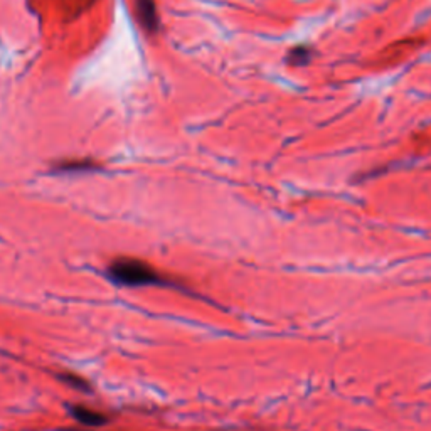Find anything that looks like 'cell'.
<instances>
[{
    "label": "cell",
    "mask_w": 431,
    "mask_h": 431,
    "mask_svg": "<svg viewBox=\"0 0 431 431\" xmlns=\"http://www.w3.org/2000/svg\"><path fill=\"white\" fill-rule=\"evenodd\" d=\"M108 276L113 281L126 287H145V285L160 283V275L145 261L123 258L113 261L108 268Z\"/></svg>",
    "instance_id": "cell-1"
},
{
    "label": "cell",
    "mask_w": 431,
    "mask_h": 431,
    "mask_svg": "<svg viewBox=\"0 0 431 431\" xmlns=\"http://www.w3.org/2000/svg\"><path fill=\"white\" fill-rule=\"evenodd\" d=\"M71 415L76 418L79 423L83 425H90V426H98L103 425L105 421H107V418L103 415H100V413L88 410V408H81V406H74L71 410Z\"/></svg>",
    "instance_id": "cell-2"
},
{
    "label": "cell",
    "mask_w": 431,
    "mask_h": 431,
    "mask_svg": "<svg viewBox=\"0 0 431 431\" xmlns=\"http://www.w3.org/2000/svg\"><path fill=\"white\" fill-rule=\"evenodd\" d=\"M140 4V19L147 29H155L157 25V12L150 0H138Z\"/></svg>",
    "instance_id": "cell-3"
},
{
    "label": "cell",
    "mask_w": 431,
    "mask_h": 431,
    "mask_svg": "<svg viewBox=\"0 0 431 431\" xmlns=\"http://www.w3.org/2000/svg\"><path fill=\"white\" fill-rule=\"evenodd\" d=\"M288 61L293 66H303L307 64L310 61V49L309 47H295V49L290 51L288 54Z\"/></svg>",
    "instance_id": "cell-4"
}]
</instances>
